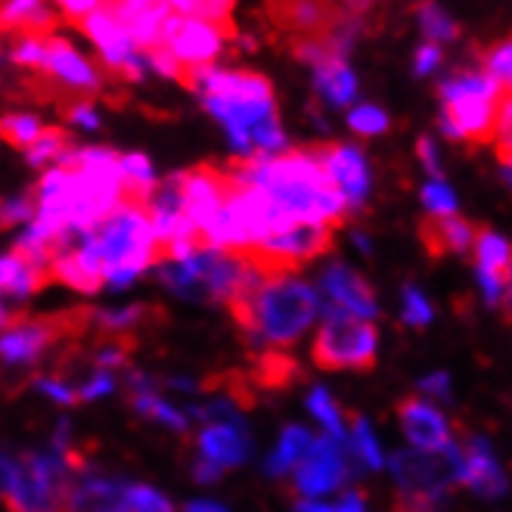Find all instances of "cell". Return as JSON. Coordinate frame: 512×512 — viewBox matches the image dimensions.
Here are the masks:
<instances>
[{"label":"cell","mask_w":512,"mask_h":512,"mask_svg":"<svg viewBox=\"0 0 512 512\" xmlns=\"http://www.w3.org/2000/svg\"><path fill=\"white\" fill-rule=\"evenodd\" d=\"M308 444H311V432H308V429H301V426L283 429L280 447H277L274 454H270V460H267V472H270V475H277V478H286V475L295 469V463H298L301 457H305Z\"/></svg>","instance_id":"cell-27"},{"label":"cell","mask_w":512,"mask_h":512,"mask_svg":"<svg viewBox=\"0 0 512 512\" xmlns=\"http://www.w3.org/2000/svg\"><path fill=\"white\" fill-rule=\"evenodd\" d=\"M162 4L177 16H190V0H162Z\"/></svg>","instance_id":"cell-51"},{"label":"cell","mask_w":512,"mask_h":512,"mask_svg":"<svg viewBox=\"0 0 512 512\" xmlns=\"http://www.w3.org/2000/svg\"><path fill=\"white\" fill-rule=\"evenodd\" d=\"M38 215V202H35V193L28 190L16 199H7V202H0V230H7L13 224H25V221H32Z\"/></svg>","instance_id":"cell-37"},{"label":"cell","mask_w":512,"mask_h":512,"mask_svg":"<svg viewBox=\"0 0 512 512\" xmlns=\"http://www.w3.org/2000/svg\"><path fill=\"white\" fill-rule=\"evenodd\" d=\"M429 320H432L429 298L423 295V289L407 286L404 289V323L413 326V329H423V326H429Z\"/></svg>","instance_id":"cell-38"},{"label":"cell","mask_w":512,"mask_h":512,"mask_svg":"<svg viewBox=\"0 0 512 512\" xmlns=\"http://www.w3.org/2000/svg\"><path fill=\"white\" fill-rule=\"evenodd\" d=\"M308 410L320 419V426L326 429V435L336 444H345L348 438V426H345V410L333 401L326 388H314L308 395Z\"/></svg>","instance_id":"cell-30"},{"label":"cell","mask_w":512,"mask_h":512,"mask_svg":"<svg viewBox=\"0 0 512 512\" xmlns=\"http://www.w3.org/2000/svg\"><path fill=\"white\" fill-rule=\"evenodd\" d=\"M441 94V118L438 128L447 140H466V143H491L494 140V115L503 90L485 72H460L438 84Z\"/></svg>","instance_id":"cell-5"},{"label":"cell","mask_w":512,"mask_h":512,"mask_svg":"<svg viewBox=\"0 0 512 512\" xmlns=\"http://www.w3.org/2000/svg\"><path fill=\"white\" fill-rule=\"evenodd\" d=\"M317 162L323 165L329 184H333L345 202L348 212H357L370 193V165L357 146L351 143H326V146H311Z\"/></svg>","instance_id":"cell-11"},{"label":"cell","mask_w":512,"mask_h":512,"mask_svg":"<svg viewBox=\"0 0 512 512\" xmlns=\"http://www.w3.org/2000/svg\"><path fill=\"white\" fill-rule=\"evenodd\" d=\"M252 388H289L295 379H301V370L292 354L283 351H258L252 376H246Z\"/></svg>","instance_id":"cell-24"},{"label":"cell","mask_w":512,"mask_h":512,"mask_svg":"<svg viewBox=\"0 0 512 512\" xmlns=\"http://www.w3.org/2000/svg\"><path fill=\"white\" fill-rule=\"evenodd\" d=\"M236 184L258 187L270 202L280 208L289 224H323L342 227L348 208L339 190L329 184L314 149H286L277 156H246L224 168Z\"/></svg>","instance_id":"cell-1"},{"label":"cell","mask_w":512,"mask_h":512,"mask_svg":"<svg viewBox=\"0 0 512 512\" xmlns=\"http://www.w3.org/2000/svg\"><path fill=\"white\" fill-rule=\"evenodd\" d=\"M379 333L373 320L326 308V317L311 345V357L320 370H357L367 373L376 367Z\"/></svg>","instance_id":"cell-7"},{"label":"cell","mask_w":512,"mask_h":512,"mask_svg":"<svg viewBox=\"0 0 512 512\" xmlns=\"http://www.w3.org/2000/svg\"><path fill=\"white\" fill-rule=\"evenodd\" d=\"M50 4L59 10V19L69 22H81L84 16H90L94 10H100L106 0H50Z\"/></svg>","instance_id":"cell-42"},{"label":"cell","mask_w":512,"mask_h":512,"mask_svg":"<svg viewBox=\"0 0 512 512\" xmlns=\"http://www.w3.org/2000/svg\"><path fill=\"white\" fill-rule=\"evenodd\" d=\"M423 205L432 215H457V196L444 180H432L423 187Z\"/></svg>","instance_id":"cell-39"},{"label":"cell","mask_w":512,"mask_h":512,"mask_svg":"<svg viewBox=\"0 0 512 512\" xmlns=\"http://www.w3.org/2000/svg\"><path fill=\"white\" fill-rule=\"evenodd\" d=\"M454 447H457V460H460V485L463 488H472L488 497L503 494L506 478H503V469L485 438L460 429V438H454Z\"/></svg>","instance_id":"cell-14"},{"label":"cell","mask_w":512,"mask_h":512,"mask_svg":"<svg viewBox=\"0 0 512 512\" xmlns=\"http://www.w3.org/2000/svg\"><path fill=\"white\" fill-rule=\"evenodd\" d=\"M66 118L72 125H78V128H84V131H97L100 128V112L90 106V103H75V106H69L66 109Z\"/></svg>","instance_id":"cell-44"},{"label":"cell","mask_w":512,"mask_h":512,"mask_svg":"<svg viewBox=\"0 0 512 512\" xmlns=\"http://www.w3.org/2000/svg\"><path fill=\"white\" fill-rule=\"evenodd\" d=\"M81 32L94 41V47H97V53H100V59H103V66L109 69V72H115L118 75V69H122L125 63H128V56L137 50L134 44H131V38H128V32L122 28V22L115 19V13L103 4L100 10H94L90 16H84L81 22H75Z\"/></svg>","instance_id":"cell-18"},{"label":"cell","mask_w":512,"mask_h":512,"mask_svg":"<svg viewBox=\"0 0 512 512\" xmlns=\"http://www.w3.org/2000/svg\"><path fill=\"white\" fill-rule=\"evenodd\" d=\"M295 512H367V506H364V497H360L357 491H348V494H345L339 503H333V506L301 497V500L295 503Z\"/></svg>","instance_id":"cell-40"},{"label":"cell","mask_w":512,"mask_h":512,"mask_svg":"<svg viewBox=\"0 0 512 512\" xmlns=\"http://www.w3.org/2000/svg\"><path fill=\"white\" fill-rule=\"evenodd\" d=\"M416 19H419V28H423V35L429 38V44H450L457 41L460 28L457 22L450 19V13L444 7H438L435 0H423V4L416 7Z\"/></svg>","instance_id":"cell-29"},{"label":"cell","mask_w":512,"mask_h":512,"mask_svg":"<svg viewBox=\"0 0 512 512\" xmlns=\"http://www.w3.org/2000/svg\"><path fill=\"white\" fill-rule=\"evenodd\" d=\"M131 407L146 416V419H156V423L174 429V432H187V416L174 410L171 404H165L153 388H131Z\"/></svg>","instance_id":"cell-28"},{"label":"cell","mask_w":512,"mask_h":512,"mask_svg":"<svg viewBox=\"0 0 512 512\" xmlns=\"http://www.w3.org/2000/svg\"><path fill=\"white\" fill-rule=\"evenodd\" d=\"M125 488H128V481L112 478L94 466H87L75 475L66 512H115Z\"/></svg>","instance_id":"cell-20"},{"label":"cell","mask_w":512,"mask_h":512,"mask_svg":"<svg viewBox=\"0 0 512 512\" xmlns=\"http://www.w3.org/2000/svg\"><path fill=\"white\" fill-rule=\"evenodd\" d=\"M44 41H47V38H32V35L16 38V44H13V50H10V59H13L16 66H22V69L44 72V59H47Z\"/></svg>","instance_id":"cell-36"},{"label":"cell","mask_w":512,"mask_h":512,"mask_svg":"<svg viewBox=\"0 0 512 512\" xmlns=\"http://www.w3.org/2000/svg\"><path fill=\"white\" fill-rule=\"evenodd\" d=\"M475 236H478V224L460 215H429L419 224V239H423V249L432 258H447V255L472 258Z\"/></svg>","instance_id":"cell-17"},{"label":"cell","mask_w":512,"mask_h":512,"mask_svg":"<svg viewBox=\"0 0 512 512\" xmlns=\"http://www.w3.org/2000/svg\"><path fill=\"white\" fill-rule=\"evenodd\" d=\"M481 72H485L491 81H497L503 90H509V81H512V44L509 38H503L500 44H494L485 59H481Z\"/></svg>","instance_id":"cell-35"},{"label":"cell","mask_w":512,"mask_h":512,"mask_svg":"<svg viewBox=\"0 0 512 512\" xmlns=\"http://www.w3.org/2000/svg\"><path fill=\"white\" fill-rule=\"evenodd\" d=\"M13 454H0V491L7 488V481H10V472H13Z\"/></svg>","instance_id":"cell-50"},{"label":"cell","mask_w":512,"mask_h":512,"mask_svg":"<svg viewBox=\"0 0 512 512\" xmlns=\"http://www.w3.org/2000/svg\"><path fill=\"white\" fill-rule=\"evenodd\" d=\"M441 59H444V50L438 47V44H423V47H419L416 50V56H413V75H419V78H423V75H432L438 66H441Z\"/></svg>","instance_id":"cell-43"},{"label":"cell","mask_w":512,"mask_h":512,"mask_svg":"<svg viewBox=\"0 0 512 512\" xmlns=\"http://www.w3.org/2000/svg\"><path fill=\"white\" fill-rule=\"evenodd\" d=\"M314 90L336 109H348L354 106L357 100V75L351 72L348 59H339V56H329L323 66L314 69Z\"/></svg>","instance_id":"cell-23"},{"label":"cell","mask_w":512,"mask_h":512,"mask_svg":"<svg viewBox=\"0 0 512 512\" xmlns=\"http://www.w3.org/2000/svg\"><path fill=\"white\" fill-rule=\"evenodd\" d=\"M345 426H348V438L345 444L351 447V454L357 463H364L367 469H379L382 466V450L379 441L373 438L370 423L360 413H345Z\"/></svg>","instance_id":"cell-26"},{"label":"cell","mask_w":512,"mask_h":512,"mask_svg":"<svg viewBox=\"0 0 512 512\" xmlns=\"http://www.w3.org/2000/svg\"><path fill=\"white\" fill-rule=\"evenodd\" d=\"M391 125V118L382 106H373V103H360L348 112V128L357 134V137H379L385 134Z\"/></svg>","instance_id":"cell-34"},{"label":"cell","mask_w":512,"mask_h":512,"mask_svg":"<svg viewBox=\"0 0 512 512\" xmlns=\"http://www.w3.org/2000/svg\"><path fill=\"white\" fill-rule=\"evenodd\" d=\"M75 475L66 450H25L13 460L0 503L7 512H66Z\"/></svg>","instance_id":"cell-4"},{"label":"cell","mask_w":512,"mask_h":512,"mask_svg":"<svg viewBox=\"0 0 512 512\" xmlns=\"http://www.w3.org/2000/svg\"><path fill=\"white\" fill-rule=\"evenodd\" d=\"M106 4H115V0H106Z\"/></svg>","instance_id":"cell-52"},{"label":"cell","mask_w":512,"mask_h":512,"mask_svg":"<svg viewBox=\"0 0 512 512\" xmlns=\"http://www.w3.org/2000/svg\"><path fill=\"white\" fill-rule=\"evenodd\" d=\"M115 512H174V506L149 485H128Z\"/></svg>","instance_id":"cell-32"},{"label":"cell","mask_w":512,"mask_h":512,"mask_svg":"<svg viewBox=\"0 0 512 512\" xmlns=\"http://www.w3.org/2000/svg\"><path fill=\"white\" fill-rule=\"evenodd\" d=\"M419 391L429 398H438V401H447L450 398V376L447 373H432L419 382Z\"/></svg>","instance_id":"cell-46"},{"label":"cell","mask_w":512,"mask_h":512,"mask_svg":"<svg viewBox=\"0 0 512 512\" xmlns=\"http://www.w3.org/2000/svg\"><path fill=\"white\" fill-rule=\"evenodd\" d=\"M180 84H187L193 94L202 97V106L208 109V115H215L224 125L227 140L239 153V159L255 156L252 131L270 122V118H280L274 84L258 72L199 66V69H187Z\"/></svg>","instance_id":"cell-2"},{"label":"cell","mask_w":512,"mask_h":512,"mask_svg":"<svg viewBox=\"0 0 512 512\" xmlns=\"http://www.w3.org/2000/svg\"><path fill=\"white\" fill-rule=\"evenodd\" d=\"M193 475H196V481H202V485H212V481H218V478L224 475V469L215 466L212 460L196 457V460H193Z\"/></svg>","instance_id":"cell-48"},{"label":"cell","mask_w":512,"mask_h":512,"mask_svg":"<svg viewBox=\"0 0 512 512\" xmlns=\"http://www.w3.org/2000/svg\"><path fill=\"white\" fill-rule=\"evenodd\" d=\"M416 156H419V162H423V168L432 174V180H441V159H438V146L432 137H419Z\"/></svg>","instance_id":"cell-45"},{"label":"cell","mask_w":512,"mask_h":512,"mask_svg":"<svg viewBox=\"0 0 512 512\" xmlns=\"http://www.w3.org/2000/svg\"><path fill=\"white\" fill-rule=\"evenodd\" d=\"M391 472H395L398 491L404 494H419L429 500H441L450 488L460 485V460L457 447L450 444L438 454H426V450H401L391 460Z\"/></svg>","instance_id":"cell-8"},{"label":"cell","mask_w":512,"mask_h":512,"mask_svg":"<svg viewBox=\"0 0 512 512\" xmlns=\"http://www.w3.org/2000/svg\"><path fill=\"white\" fill-rule=\"evenodd\" d=\"M233 7L236 0H190V16L221 28L227 38H233Z\"/></svg>","instance_id":"cell-33"},{"label":"cell","mask_w":512,"mask_h":512,"mask_svg":"<svg viewBox=\"0 0 512 512\" xmlns=\"http://www.w3.org/2000/svg\"><path fill=\"white\" fill-rule=\"evenodd\" d=\"M90 323H94V308L7 317L4 336H0V360L7 367H32L50 348L81 342L90 333Z\"/></svg>","instance_id":"cell-6"},{"label":"cell","mask_w":512,"mask_h":512,"mask_svg":"<svg viewBox=\"0 0 512 512\" xmlns=\"http://www.w3.org/2000/svg\"><path fill=\"white\" fill-rule=\"evenodd\" d=\"M162 47L187 72V69H199V66H218V59L227 50V35L221 28L199 22L193 16L171 13L162 25Z\"/></svg>","instance_id":"cell-9"},{"label":"cell","mask_w":512,"mask_h":512,"mask_svg":"<svg viewBox=\"0 0 512 512\" xmlns=\"http://www.w3.org/2000/svg\"><path fill=\"white\" fill-rule=\"evenodd\" d=\"M146 63H149V72H156V75H162V78L184 81V66H180L177 59H174L165 47L149 50V53H146Z\"/></svg>","instance_id":"cell-41"},{"label":"cell","mask_w":512,"mask_h":512,"mask_svg":"<svg viewBox=\"0 0 512 512\" xmlns=\"http://www.w3.org/2000/svg\"><path fill=\"white\" fill-rule=\"evenodd\" d=\"M345 475H348V463L342 454V444H336L333 438H311L305 457L292 469V485L298 488L301 497L311 500L342 488Z\"/></svg>","instance_id":"cell-10"},{"label":"cell","mask_w":512,"mask_h":512,"mask_svg":"<svg viewBox=\"0 0 512 512\" xmlns=\"http://www.w3.org/2000/svg\"><path fill=\"white\" fill-rule=\"evenodd\" d=\"M72 246L97 270L103 286H128L137 274L159 264L153 224H149L143 205L131 202H122L103 221L78 233Z\"/></svg>","instance_id":"cell-3"},{"label":"cell","mask_w":512,"mask_h":512,"mask_svg":"<svg viewBox=\"0 0 512 512\" xmlns=\"http://www.w3.org/2000/svg\"><path fill=\"white\" fill-rule=\"evenodd\" d=\"M41 131H44L41 118L32 115V112H10V115L0 118V140L22 149V153L35 143V137Z\"/></svg>","instance_id":"cell-31"},{"label":"cell","mask_w":512,"mask_h":512,"mask_svg":"<svg viewBox=\"0 0 512 512\" xmlns=\"http://www.w3.org/2000/svg\"><path fill=\"white\" fill-rule=\"evenodd\" d=\"M339 10L333 0H283L280 22L295 28L305 38H323L336 25Z\"/></svg>","instance_id":"cell-22"},{"label":"cell","mask_w":512,"mask_h":512,"mask_svg":"<svg viewBox=\"0 0 512 512\" xmlns=\"http://www.w3.org/2000/svg\"><path fill=\"white\" fill-rule=\"evenodd\" d=\"M187 512H230V509L215 500H193V503H187Z\"/></svg>","instance_id":"cell-49"},{"label":"cell","mask_w":512,"mask_h":512,"mask_svg":"<svg viewBox=\"0 0 512 512\" xmlns=\"http://www.w3.org/2000/svg\"><path fill=\"white\" fill-rule=\"evenodd\" d=\"M44 78H50L53 84L66 87L69 94H81V97H94L103 90V75L97 72V66L90 63L84 53H78L69 41L63 38H47L44 41Z\"/></svg>","instance_id":"cell-12"},{"label":"cell","mask_w":512,"mask_h":512,"mask_svg":"<svg viewBox=\"0 0 512 512\" xmlns=\"http://www.w3.org/2000/svg\"><path fill=\"white\" fill-rule=\"evenodd\" d=\"M472 261L478 267V280L481 289H485V298L491 308H503L509 311V277H512V255H509V243L503 236H497L494 230L478 224V236L472 246Z\"/></svg>","instance_id":"cell-13"},{"label":"cell","mask_w":512,"mask_h":512,"mask_svg":"<svg viewBox=\"0 0 512 512\" xmlns=\"http://www.w3.org/2000/svg\"><path fill=\"white\" fill-rule=\"evenodd\" d=\"M323 295L329 305L326 308H336L345 314H354L360 320H373L376 317V295L373 286L357 274V270L345 267V264H329L326 274L320 280Z\"/></svg>","instance_id":"cell-16"},{"label":"cell","mask_w":512,"mask_h":512,"mask_svg":"<svg viewBox=\"0 0 512 512\" xmlns=\"http://www.w3.org/2000/svg\"><path fill=\"white\" fill-rule=\"evenodd\" d=\"M72 153V137L63 128H44L35 143L25 149V162L32 168H53Z\"/></svg>","instance_id":"cell-25"},{"label":"cell","mask_w":512,"mask_h":512,"mask_svg":"<svg viewBox=\"0 0 512 512\" xmlns=\"http://www.w3.org/2000/svg\"><path fill=\"white\" fill-rule=\"evenodd\" d=\"M59 25V13L50 0H0V35L50 38Z\"/></svg>","instance_id":"cell-21"},{"label":"cell","mask_w":512,"mask_h":512,"mask_svg":"<svg viewBox=\"0 0 512 512\" xmlns=\"http://www.w3.org/2000/svg\"><path fill=\"white\" fill-rule=\"evenodd\" d=\"M435 500H429V497H419V494H404V491H398V497H395V512H435Z\"/></svg>","instance_id":"cell-47"},{"label":"cell","mask_w":512,"mask_h":512,"mask_svg":"<svg viewBox=\"0 0 512 512\" xmlns=\"http://www.w3.org/2000/svg\"><path fill=\"white\" fill-rule=\"evenodd\" d=\"M249 429L243 419H230V423H205L199 435V457L212 460L221 469L246 463L249 457Z\"/></svg>","instance_id":"cell-19"},{"label":"cell","mask_w":512,"mask_h":512,"mask_svg":"<svg viewBox=\"0 0 512 512\" xmlns=\"http://www.w3.org/2000/svg\"><path fill=\"white\" fill-rule=\"evenodd\" d=\"M398 419H401V429L404 435L410 438L413 450H426V454H438V450H447L454 444V426L447 423L444 413L416 398V395H407L398 401Z\"/></svg>","instance_id":"cell-15"}]
</instances>
